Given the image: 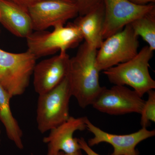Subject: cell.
Returning <instances> with one entry per match:
<instances>
[{"label": "cell", "mask_w": 155, "mask_h": 155, "mask_svg": "<svg viewBox=\"0 0 155 155\" xmlns=\"http://www.w3.org/2000/svg\"><path fill=\"white\" fill-rule=\"evenodd\" d=\"M97 51L84 42L69 60L67 77L71 94L82 108L91 105L104 87L100 85Z\"/></svg>", "instance_id": "obj_1"}, {"label": "cell", "mask_w": 155, "mask_h": 155, "mask_svg": "<svg viewBox=\"0 0 155 155\" xmlns=\"http://www.w3.org/2000/svg\"><path fill=\"white\" fill-rule=\"evenodd\" d=\"M153 55V51L148 46H145L132 59L109 68L103 73L111 83L131 87L142 97L155 88V80L149 70V62Z\"/></svg>", "instance_id": "obj_2"}, {"label": "cell", "mask_w": 155, "mask_h": 155, "mask_svg": "<svg viewBox=\"0 0 155 155\" xmlns=\"http://www.w3.org/2000/svg\"><path fill=\"white\" fill-rule=\"evenodd\" d=\"M36 60L28 51L13 53L0 49V85L12 97L25 92Z\"/></svg>", "instance_id": "obj_3"}, {"label": "cell", "mask_w": 155, "mask_h": 155, "mask_svg": "<svg viewBox=\"0 0 155 155\" xmlns=\"http://www.w3.org/2000/svg\"><path fill=\"white\" fill-rule=\"evenodd\" d=\"M71 97L67 76L51 90L38 95L36 121L41 133L50 131L68 120Z\"/></svg>", "instance_id": "obj_4"}, {"label": "cell", "mask_w": 155, "mask_h": 155, "mask_svg": "<svg viewBox=\"0 0 155 155\" xmlns=\"http://www.w3.org/2000/svg\"><path fill=\"white\" fill-rule=\"evenodd\" d=\"M54 28L52 31H33L26 38L27 51L36 59L54 54L58 51L67 52L83 40L80 29L74 23L66 26L57 25Z\"/></svg>", "instance_id": "obj_5"}, {"label": "cell", "mask_w": 155, "mask_h": 155, "mask_svg": "<svg viewBox=\"0 0 155 155\" xmlns=\"http://www.w3.org/2000/svg\"><path fill=\"white\" fill-rule=\"evenodd\" d=\"M130 24L103 41L97 51L96 65L104 71L132 59L138 53L139 42Z\"/></svg>", "instance_id": "obj_6"}, {"label": "cell", "mask_w": 155, "mask_h": 155, "mask_svg": "<svg viewBox=\"0 0 155 155\" xmlns=\"http://www.w3.org/2000/svg\"><path fill=\"white\" fill-rule=\"evenodd\" d=\"M104 18L103 40L119 32L135 19L155 9L154 3L145 5L135 4L129 0H102Z\"/></svg>", "instance_id": "obj_7"}, {"label": "cell", "mask_w": 155, "mask_h": 155, "mask_svg": "<svg viewBox=\"0 0 155 155\" xmlns=\"http://www.w3.org/2000/svg\"><path fill=\"white\" fill-rule=\"evenodd\" d=\"M145 101L134 91L125 86L104 87L91 105L97 110L111 115L140 114Z\"/></svg>", "instance_id": "obj_8"}, {"label": "cell", "mask_w": 155, "mask_h": 155, "mask_svg": "<svg viewBox=\"0 0 155 155\" xmlns=\"http://www.w3.org/2000/svg\"><path fill=\"white\" fill-rule=\"evenodd\" d=\"M35 31L46 30L51 27L64 25L78 15L76 3L62 0H47L28 9Z\"/></svg>", "instance_id": "obj_9"}, {"label": "cell", "mask_w": 155, "mask_h": 155, "mask_svg": "<svg viewBox=\"0 0 155 155\" xmlns=\"http://www.w3.org/2000/svg\"><path fill=\"white\" fill-rule=\"evenodd\" d=\"M86 129L93 134L92 138L87 143L92 147L101 143H107L112 146L114 152L112 155H138L136 149L137 146L142 141L155 135V130H150L142 127L134 133L118 135L105 132L94 125L88 118L85 120Z\"/></svg>", "instance_id": "obj_10"}, {"label": "cell", "mask_w": 155, "mask_h": 155, "mask_svg": "<svg viewBox=\"0 0 155 155\" xmlns=\"http://www.w3.org/2000/svg\"><path fill=\"white\" fill-rule=\"evenodd\" d=\"M69 60L67 52H64L35 64L33 72V84L38 94L51 90L67 77Z\"/></svg>", "instance_id": "obj_11"}, {"label": "cell", "mask_w": 155, "mask_h": 155, "mask_svg": "<svg viewBox=\"0 0 155 155\" xmlns=\"http://www.w3.org/2000/svg\"><path fill=\"white\" fill-rule=\"evenodd\" d=\"M87 118L70 116L66 122L50 130L49 134L43 140L48 144L47 155H57L61 151L72 153L80 150L78 138L73 137V134L77 130L86 129Z\"/></svg>", "instance_id": "obj_12"}, {"label": "cell", "mask_w": 155, "mask_h": 155, "mask_svg": "<svg viewBox=\"0 0 155 155\" xmlns=\"http://www.w3.org/2000/svg\"><path fill=\"white\" fill-rule=\"evenodd\" d=\"M0 22L17 37L26 38L33 31L28 11L9 0H0Z\"/></svg>", "instance_id": "obj_13"}, {"label": "cell", "mask_w": 155, "mask_h": 155, "mask_svg": "<svg viewBox=\"0 0 155 155\" xmlns=\"http://www.w3.org/2000/svg\"><path fill=\"white\" fill-rule=\"evenodd\" d=\"M104 6L102 0L89 12L77 17L73 23L80 29L84 42L98 50L103 41L102 31Z\"/></svg>", "instance_id": "obj_14"}, {"label": "cell", "mask_w": 155, "mask_h": 155, "mask_svg": "<svg viewBox=\"0 0 155 155\" xmlns=\"http://www.w3.org/2000/svg\"><path fill=\"white\" fill-rule=\"evenodd\" d=\"M12 98L8 93L0 85V120L5 126L8 138L19 149L23 148V134L20 126L13 116L10 107Z\"/></svg>", "instance_id": "obj_15"}, {"label": "cell", "mask_w": 155, "mask_h": 155, "mask_svg": "<svg viewBox=\"0 0 155 155\" xmlns=\"http://www.w3.org/2000/svg\"><path fill=\"white\" fill-rule=\"evenodd\" d=\"M137 36L146 42L151 50H155V9L130 24Z\"/></svg>", "instance_id": "obj_16"}, {"label": "cell", "mask_w": 155, "mask_h": 155, "mask_svg": "<svg viewBox=\"0 0 155 155\" xmlns=\"http://www.w3.org/2000/svg\"><path fill=\"white\" fill-rule=\"evenodd\" d=\"M148 97L145 102L142 110L140 124L142 127L147 128L150 122H155V91L153 90L147 92Z\"/></svg>", "instance_id": "obj_17"}, {"label": "cell", "mask_w": 155, "mask_h": 155, "mask_svg": "<svg viewBox=\"0 0 155 155\" xmlns=\"http://www.w3.org/2000/svg\"><path fill=\"white\" fill-rule=\"evenodd\" d=\"M102 0H77L76 4L78 9V15L83 16L89 12Z\"/></svg>", "instance_id": "obj_18"}, {"label": "cell", "mask_w": 155, "mask_h": 155, "mask_svg": "<svg viewBox=\"0 0 155 155\" xmlns=\"http://www.w3.org/2000/svg\"><path fill=\"white\" fill-rule=\"evenodd\" d=\"M9 1L13 2L17 5L19 6L20 8L28 11V9L31 6H33L37 3L43 1H47V0H9ZM62 1L72 3H76L77 2V0H62Z\"/></svg>", "instance_id": "obj_19"}, {"label": "cell", "mask_w": 155, "mask_h": 155, "mask_svg": "<svg viewBox=\"0 0 155 155\" xmlns=\"http://www.w3.org/2000/svg\"><path fill=\"white\" fill-rule=\"evenodd\" d=\"M78 141L80 145L81 150H82L87 155H101L92 149L87 144V142L83 137L78 138Z\"/></svg>", "instance_id": "obj_20"}, {"label": "cell", "mask_w": 155, "mask_h": 155, "mask_svg": "<svg viewBox=\"0 0 155 155\" xmlns=\"http://www.w3.org/2000/svg\"><path fill=\"white\" fill-rule=\"evenodd\" d=\"M135 4L140 5H145L150 3H154L155 0H129Z\"/></svg>", "instance_id": "obj_21"}, {"label": "cell", "mask_w": 155, "mask_h": 155, "mask_svg": "<svg viewBox=\"0 0 155 155\" xmlns=\"http://www.w3.org/2000/svg\"><path fill=\"white\" fill-rule=\"evenodd\" d=\"M57 155H84L81 152V150H79L75 152L72 153H65L60 152L58 153Z\"/></svg>", "instance_id": "obj_22"}, {"label": "cell", "mask_w": 155, "mask_h": 155, "mask_svg": "<svg viewBox=\"0 0 155 155\" xmlns=\"http://www.w3.org/2000/svg\"><path fill=\"white\" fill-rule=\"evenodd\" d=\"M0 143H1V130H0Z\"/></svg>", "instance_id": "obj_23"}]
</instances>
